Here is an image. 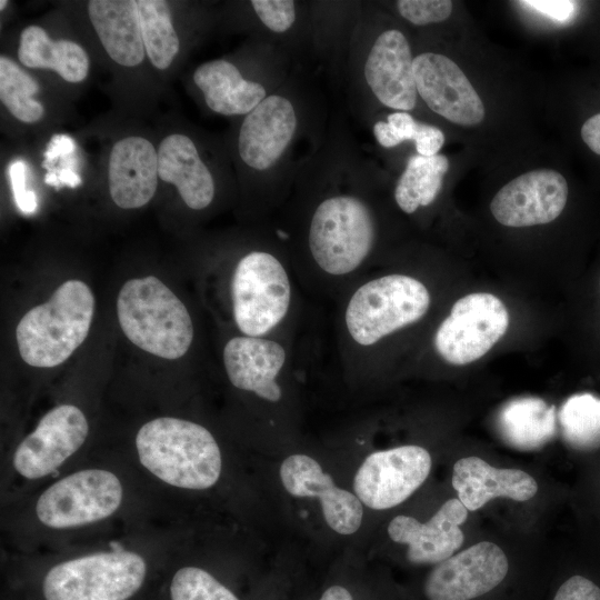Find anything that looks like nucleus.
I'll use <instances>...</instances> for the list:
<instances>
[{
    "label": "nucleus",
    "mask_w": 600,
    "mask_h": 600,
    "mask_svg": "<svg viewBox=\"0 0 600 600\" xmlns=\"http://www.w3.org/2000/svg\"><path fill=\"white\" fill-rule=\"evenodd\" d=\"M140 464L162 483L183 490H206L220 479L222 457L203 426L176 417H158L136 434Z\"/></svg>",
    "instance_id": "f257e3e1"
},
{
    "label": "nucleus",
    "mask_w": 600,
    "mask_h": 600,
    "mask_svg": "<svg viewBox=\"0 0 600 600\" xmlns=\"http://www.w3.org/2000/svg\"><path fill=\"white\" fill-rule=\"evenodd\" d=\"M94 313V297L87 283L71 279L51 298L30 309L16 328L20 357L36 368L64 362L86 340Z\"/></svg>",
    "instance_id": "f03ea898"
},
{
    "label": "nucleus",
    "mask_w": 600,
    "mask_h": 600,
    "mask_svg": "<svg viewBox=\"0 0 600 600\" xmlns=\"http://www.w3.org/2000/svg\"><path fill=\"white\" fill-rule=\"evenodd\" d=\"M117 316L126 337L153 356L179 359L192 343L193 324L188 309L154 276L130 279L121 287Z\"/></svg>",
    "instance_id": "7ed1b4c3"
},
{
    "label": "nucleus",
    "mask_w": 600,
    "mask_h": 600,
    "mask_svg": "<svg viewBox=\"0 0 600 600\" xmlns=\"http://www.w3.org/2000/svg\"><path fill=\"white\" fill-rule=\"evenodd\" d=\"M308 140V109L293 86H279L240 126L237 149L242 163L258 174L290 173L292 156Z\"/></svg>",
    "instance_id": "20e7f679"
},
{
    "label": "nucleus",
    "mask_w": 600,
    "mask_h": 600,
    "mask_svg": "<svg viewBox=\"0 0 600 600\" xmlns=\"http://www.w3.org/2000/svg\"><path fill=\"white\" fill-rule=\"evenodd\" d=\"M376 221L370 206L356 191L333 190L314 206L307 232L309 252L330 276L356 271L376 241Z\"/></svg>",
    "instance_id": "39448f33"
},
{
    "label": "nucleus",
    "mask_w": 600,
    "mask_h": 600,
    "mask_svg": "<svg viewBox=\"0 0 600 600\" xmlns=\"http://www.w3.org/2000/svg\"><path fill=\"white\" fill-rule=\"evenodd\" d=\"M146 558L137 551H97L52 566L44 574L46 600H128L142 587Z\"/></svg>",
    "instance_id": "423d86ee"
},
{
    "label": "nucleus",
    "mask_w": 600,
    "mask_h": 600,
    "mask_svg": "<svg viewBox=\"0 0 600 600\" xmlns=\"http://www.w3.org/2000/svg\"><path fill=\"white\" fill-rule=\"evenodd\" d=\"M430 301L427 287L413 277L393 273L369 280L347 304V331L356 343L372 346L423 318Z\"/></svg>",
    "instance_id": "0eeeda50"
},
{
    "label": "nucleus",
    "mask_w": 600,
    "mask_h": 600,
    "mask_svg": "<svg viewBox=\"0 0 600 600\" xmlns=\"http://www.w3.org/2000/svg\"><path fill=\"white\" fill-rule=\"evenodd\" d=\"M124 488L113 471L86 468L53 481L37 498L34 518L42 527L68 531L108 520L122 507Z\"/></svg>",
    "instance_id": "6e6552de"
},
{
    "label": "nucleus",
    "mask_w": 600,
    "mask_h": 600,
    "mask_svg": "<svg viewBox=\"0 0 600 600\" xmlns=\"http://www.w3.org/2000/svg\"><path fill=\"white\" fill-rule=\"evenodd\" d=\"M231 298L233 319L241 333H269L284 319L291 302V284L282 262L263 250L243 256L233 271Z\"/></svg>",
    "instance_id": "1a4fd4ad"
},
{
    "label": "nucleus",
    "mask_w": 600,
    "mask_h": 600,
    "mask_svg": "<svg viewBox=\"0 0 600 600\" xmlns=\"http://www.w3.org/2000/svg\"><path fill=\"white\" fill-rule=\"evenodd\" d=\"M509 313L494 294L473 292L458 299L434 334L439 356L453 366L482 358L504 336Z\"/></svg>",
    "instance_id": "9d476101"
},
{
    "label": "nucleus",
    "mask_w": 600,
    "mask_h": 600,
    "mask_svg": "<svg viewBox=\"0 0 600 600\" xmlns=\"http://www.w3.org/2000/svg\"><path fill=\"white\" fill-rule=\"evenodd\" d=\"M88 434L89 422L79 407L56 406L19 442L12 456V468L26 480L43 479L77 453Z\"/></svg>",
    "instance_id": "9b49d317"
},
{
    "label": "nucleus",
    "mask_w": 600,
    "mask_h": 600,
    "mask_svg": "<svg viewBox=\"0 0 600 600\" xmlns=\"http://www.w3.org/2000/svg\"><path fill=\"white\" fill-rule=\"evenodd\" d=\"M431 463L430 453L414 444L374 451L354 474V494L373 510L393 508L426 481Z\"/></svg>",
    "instance_id": "f8f14e48"
},
{
    "label": "nucleus",
    "mask_w": 600,
    "mask_h": 600,
    "mask_svg": "<svg viewBox=\"0 0 600 600\" xmlns=\"http://www.w3.org/2000/svg\"><path fill=\"white\" fill-rule=\"evenodd\" d=\"M413 56L404 33L398 29L380 31L360 61V79L382 106L408 112L416 108L417 87Z\"/></svg>",
    "instance_id": "ddd939ff"
},
{
    "label": "nucleus",
    "mask_w": 600,
    "mask_h": 600,
    "mask_svg": "<svg viewBox=\"0 0 600 600\" xmlns=\"http://www.w3.org/2000/svg\"><path fill=\"white\" fill-rule=\"evenodd\" d=\"M508 567L500 547L478 542L437 563L423 591L429 600H471L494 589L506 578Z\"/></svg>",
    "instance_id": "4468645a"
},
{
    "label": "nucleus",
    "mask_w": 600,
    "mask_h": 600,
    "mask_svg": "<svg viewBox=\"0 0 600 600\" xmlns=\"http://www.w3.org/2000/svg\"><path fill=\"white\" fill-rule=\"evenodd\" d=\"M418 96L430 110L450 122L476 126L484 106L460 67L447 56L422 52L413 58Z\"/></svg>",
    "instance_id": "2eb2a0df"
},
{
    "label": "nucleus",
    "mask_w": 600,
    "mask_h": 600,
    "mask_svg": "<svg viewBox=\"0 0 600 600\" xmlns=\"http://www.w3.org/2000/svg\"><path fill=\"white\" fill-rule=\"evenodd\" d=\"M568 200V183L558 171H529L504 184L493 197L494 219L513 228L546 224L557 219Z\"/></svg>",
    "instance_id": "dca6fc26"
},
{
    "label": "nucleus",
    "mask_w": 600,
    "mask_h": 600,
    "mask_svg": "<svg viewBox=\"0 0 600 600\" xmlns=\"http://www.w3.org/2000/svg\"><path fill=\"white\" fill-rule=\"evenodd\" d=\"M279 473L291 496L319 499L323 519L334 532L352 534L360 528L362 502L354 493L338 487L317 460L302 453L291 454L282 461Z\"/></svg>",
    "instance_id": "f3484780"
},
{
    "label": "nucleus",
    "mask_w": 600,
    "mask_h": 600,
    "mask_svg": "<svg viewBox=\"0 0 600 600\" xmlns=\"http://www.w3.org/2000/svg\"><path fill=\"white\" fill-rule=\"evenodd\" d=\"M468 509L458 498L447 500L427 521L397 516L388 524V534L397 543L408 546L407 559L414 564H434L450 558L463 543L460 526Z\"/></svg>",
    "instance_id": "a211bd4d"
},
{
    "label": "nucleus",
    "mask_w": 600,
    "mask_h": 600,
    "mask_svg": "<svg viewBox=\"0 0 600 600\" xmlns=\"http://www.w3.org/2000/svg\"><path fill=\"white\" fill-rule=\"evenodd\" d=\"M286 358L282 344L263 337H233L223 348V364L232 386L270 402L281 398L278 377Z\"/></svg>",
    "instance_id": "6ab92c4d"
},
{
    "label": "nucleus",
    "mask_w": 600,
    "mask_h": 600,
    "mask_svg": "<svg viewBox=\"0 0 600 600\" xmlns=\"http://www.w3.org/2000/svg\"><path fill=\"white\" fill-rule=\"evenodd\" d=\"M158 153L153 144L142 137H127L111 149L109 157V192L122 209H137L147 204L156 193Z\"/></svg>",
    "instance_id": "aec40b11"
},
{
    "label": "nucleus",
    "mask_w": 600,
    "mask_h": 600,
    "mask_svg": "<svg viewBox=\"0 0 600 600\" xmlns=\"http://www.w3.org/2000/svg\"><path fill=\"white\" fill-rule=\"evenodd\" d=\"M452 487L470 511L498 497L527 501L538 491L536 480L527 472L494 468L478 457L462 458L454 463Z\"/></svg>",
    "instance_id": "412c9836"
},
{
    "label": "nucleus",
    "mask_w": 600,
    "mask_h": 600,
    "mask_svg": "<svg viewBox=\"0 0 600 600\" xmlns=\"http://www.w3.org/2000/svg\"><path fill=\"white\" fill-rule=\"evenodd\" d=\"M157 153L159 178L173 184L190 209L202 210L211 204L214 180L191 138L180 133L167 136Z\"/></svg>",
    "instance_id": "4be33fe9"
},
{
    "label": "nucleus",
    "mask_w": 600,
    "mask_h": 600,
    "mask_svg": "<svg viewBox=\"0 0 600 600\" xmlns=\"http://www.w3.org/2000/svg\"><path fill=\"white\" fill-rule=\"evenodd\" d=\"M192 79L208 108L222 116H246L270 93L264 83L244 78L227 59L200 64Z\"/></svg>",
    "instance_id": "5701e85b"
},
{
    "label": "nucleus",
    "mask_w": 600,
    "mask_h": 600,
    "mask_svg": "<svg viewBox=\"0 0 600 600\" xmlns=\"http://www.w3.org/2000/svg\"><path fill=\"white\" fill-rule=\"evenodd\" d=\"M90 21L109 57L118 64L136 67L144 58L140 19L134 0H91Z\"/></svg>",
    "instance_id": "b1692460"
},
{
    "label": "nucleus",
    "mask_w": 600,
    "mask_h": 600,
    "mask_svg": "<svg viewBox=\"0 0 600 600\" xmlns=\"http://www.w3.org/2000/svg\"><path fill=\"white\" fill-rule=\"evenodd\" d=\"M497 428L504 442L512 448L536 450L556 434V409L540 398H516L499 410Z\"/></svg>",
    "instance_id": "393cba45"
},
{
    "label": "nucleus",
    "mask_w": 600,
    "mask_h": 600,
    "mask_svg": "<svg viewBox=\"0 0 600 600\" xmlns=\"http://www.w3.org/2000/svg\"><path fill=\"white\" fill-rule=\"evenodd\" d=\"M18 57L28 68L54 70L72 83L83 81L89 71V58L81 46L64 39L53 41L39 26L22 30Z\"/></svg>",
    "instance_id": "a878e982"
},
{
    "label": "nucleus",
    "mask_w": 600,
    "mask_h": 600,
    "mask_svg": "<svg viewBox=\"0 0 600 600\" xmlns=\"http://www.w3.org/2000/svg\"><path fill=\"white\" fill-rule=\"evenodd\" d=\"M449 160L443 154L411 156L394 187V201L408 214L431 204L442 188Z\"/></svg>",
    "instance_id": "bb28decb"
},
{
    "label": "nucleus",
    "mask_w": 600,
    "mask_h": 600,
    "mask_svg": "<svg viewBox=\"0 0 600 600\" xmlns=\"http://www.w3.org/2000/svg\"><path fill=\"white\" fill-rule=\"evenodd\" d=\"M137 7L147 56L153 67L164 70L180 49L169 4L163 0H138Z\"/></svg>",
    "instance_id": "cd10ccee"
},
{
    "label": "nucleus",
    "mask_w": 600,
    "mask_h": 600,
    "mask_svg": "<svg viewBox=\"0 0 600 600\" xmlns=\"http://www.w3.org/2000/svg\"><path fill=\"white\" fill-rule=\"evenodd\" d=\"M558 419L562 436L572 448L600 447V398L588 392L573 394L561 406Z\"/></svg>",
    "instance_id": "c85d7f7f"
},
{
    "label": "nucleus",
    "mask_w": 600,
    "mask_h": 600,
    "mask_svg": "<svg viewBox=\"0 0 600 600\" xmlns=\"http://www.w3.org/2000/svg\"><path fill=\"white\" fill-rule=\"evenodd\" d=\"M39 91L38 82L10 58H0V99L9 112L27 123L39 121L43 106L33 99Z\"/></svg>",
    "instance_id": "c756f323"
},
{
    "label": "nucleus",
    "mask_w": 600,
    "mask_h": 600,
    "mask_svg": "<svg viewBox=\"0 0 600 600\" xmlns=\"http://www.w3.org/2000/svg\"><path fill=\"white\" fill-rule=\"evenodd\" d=\"M171 600H239L207 570L186 566L178 569L170 582Z\"/></svg>",
    "instance_id": "7c9ffc66"
},
{
    "label": "nucleus",
    "mask_w": 600,
    "mask_h": 600,
    "mask_svg": "<svg viewBox=\"0 0 600 600\" xmlns=\"http://www.w3.org/2000/svg\"><path fill=\"white\" fill-rule=\"evenodd\" d=\"M251 7L261 23L273 33H286L297 23L298 4L292 0H252Z\"/></svg>",
    "instance_id": "2f4dec72"
},
{
    "label": "nucleus",
    "mask_w": 600,
    "mask_h": 600,
    "mask_svg": "<svg viewBox=\"0 0 600 600\" xmlns=\"http://www.w3.org/2000/svg\"><path fill=\"white\" fill-rule=\"evenodd\" d=\"M419 123L409 112L396 111L387 116V121L374 122L372 131L381 147L394 148L407 140L414 141Z\"/></svg>",
    "instance_id": "473e14b6"
},
{
    "label": "nucleus",
    "mask_w": 600,
    "mask_h": 600,
    "mask_svg": "<svg viewBox=\"0 0 600 600\" xmlns=\"http://www.w3.org/2000/svg\"><path fill=\"white\" fill-rule=\"evenodd\" d=\"M399 14L416 26H426L447 20L452 12L449 0H399Z\"/></svg>",
    "instance_id": "72a5a7b5"
},
{
    "label": "nucleus",
    "mask_w": 600,
    "mask_h": 600,
    "mask_svg": "<svg viewBox=\"0 0 600 600\" xmlns=\"http://www.w3.org/2000/svg\"><path fill=\"white\" fill-rule=\"evenodd\" d=\"M9 177L14 202L24 214H31L38 209V199L32 190L26 188V164L21 160L12 162L9 167Z\"/></svg>",
    "instance_id": "f704fd0d"
},
{
    "label": "nucleus",
    "mask_w": 600,
    "mask_h": 600,
    "mask_svg": "<svg viewBox=\"0 0 600 600\" xmlns=\"http://www.w3.org/2000/svg\"><path fill=\"white\" fill-rule=\"evenodd\" d=\"M553 600H600V588L582 576H573L560 586Z\"/></svg>",
    "instance_id": "c9c22d12"
},
{
    "label": "nucleus",
    "mask_w": 600,
    "mask_h": 600,
    "mask_svg": "<svg viewBox=\"0 0 600 600\" xmlns=\"http://www.w3.org/2000/svg\"><path fill=\"white\" fill-rule=\"evenodd\" d=\"M521 3L531 7L553 20L562 22L572 19L579 9L578 2L569 0H529Z\"/></svg>",
    "instance_id": "e433bc0d"
},
{
    "label": "nucleus",
    "mask_w": 600,
    "mask_h": 600,
    "mask_svg": "<svg viewBox=\"0 0 600 600\" xmlns=\"http://www.w3.org/2000/svg\"><path fill=\"white\" fill-rule=\"evenodd\" d=\"M413 142L417 154L431 157L438 154L443 146L444 134L439 128L420 122Z\"/></svg>",
    "instance_id": "4c0bfd02"
},
{
    "label": "nucleus",
    "mask_w": 600,
    "mask_h": 600,
    "mask_svg": "<svg viewBox=\"0 0 600 600\" xmlns=\"http://www.w3.org/2000/svg\"><path fill=\"white\" fill-rule=\"evenodd\" d=\"M74 141L64 134L53 136L44 152V161L42 166L48 168V164L61 156H69L74 152Z\"/></svg>",
    "instance_id": "58836bf2"
},
{
    "label": "nucleus",
    "mask_w": 600,
    "mask_h": 600,
    "mask_svg": "<svg viewBox=\"0 0 600 600\" xmlns=\"http://www.w3.org/2000/svg\"><path fill=\"white\" fill-rule=\"evenodd\" d=\"M581 138L594 153L600 156V113L584 121L581 128Z\"/></svg>",
    "instance_id": "ea45409f"
},
{
    "label": "nucleus",
    "mask_w": 600,
    "mask_h": 600,
    "mask_svg": "<svg viewBox=\"0 0 600 600\" xmlns=\"http://www.w3.org/2000/svg\"><path fill=\"white\" fill-rule=\"evenodd\" d=\"M319 600H353L351 593L341 586L328 588Z\"/></svg>",
    "instance_id": "a19ab883"
},
{
    "label": "nucleus",
    "mask_w": 600,
    "mask_h": 600,
    "mask_svg": "<svg viewBox=\"0 0 600 600\" xmlns=\"http://www.w3.org/2000/svg\"><path fill=\"white\" fill-rule=\"evenodd\" d=\"M57 176L61 184L70 188H77L81 184V178L69 167L60 169Z\"/></svg>",
    "instance_id": "79ce46f5"
},
{
    "label": "nucleus",
    "mask_w": 600,
    "mask_h": 600,
    "mask_svg": "<svg viewBox=\"0 0 600 600\" xmlns=\"http://www.w3.org/2000/svg\"><path fill=\"white\" fill-rule=\"evenodd\" d=\"M44 182L49 186H52V187H56V188H60L61 187V183L58 179V176L53 172H48L44 177Z\"/></svg>",
    "instance_id": "37998d69"
},
{
    "label": "nucleus",
    "mask_w": 600,
    "mask_h": 600,
    "mask_svg": "<svg viewBox=\"0 0 600 600\" xmlns=\"http://www.w3.org/2000/svg\"><path fill=\"white\" fill-rule=\"evenodd\" d=\"M7 3H8L7 0H1V1H0V8H1V10H3V9L7 7Z\"/></svg>",
    "instance_id": "c03bdc74"
}]
</instances>
